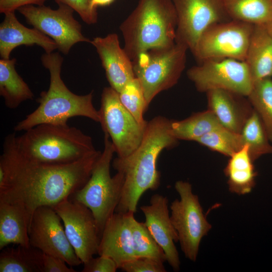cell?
<instances>
[{
    "label": "cell",
    "instance_id": "cell-10",
    "mask_svg": "<svg viewBox=\"0 0 272 272\" xmlns=\"http://www.w3.org/2000/svg\"><path fill=\"white\" fill-rule=\"evenodd\" d=\"M253 26L234 20L212 25L200 35L191 52L199 63L220 58L244 61Z\"/></svg>",
    "mask_w": 272,
    "mask_h": 272
},
{
    "label": "cell",
    "instance_id": "cell-27",
    "mask_svg": "<svg viewBox=\"0 0 272 272\" xmlns=\"http://www.w3.org/2000/svg\"><path fill=\"white\" fill-rule=\"evenodd\" d=\"M231 20L253 25H265L272 20V0H224Z\"/></svg>",
    "mask_w": 272,
    "mask_h": 272
},
{
    "label": "cell",
    "instance_id": "cell-19",
    "mask_svg": "<svg viewBox=\"0 0 272 272\" xmlns=\"http://www.w3.org/2000/svg\"><path fill=\"white\" fill-rule=\"evenodd\" d=\"M208 109L223 126L240 134L253 109L247 97L231 91L215 89L206 93Z\"/></svg>",
    "mask_w": 272,
    "mask_h": 272
},
{
    "label": "cell",
    "instance_id": "cell-38",
    "mask_svg": "<svg viewBox=\"0 0 272 272\" xmlns=\"http://www.w3.org/2000/svg\"><path fill=\"white\" fill-rule=\"evenodd\" d=\"M115 0H92V6L96 8L98 7H104L110 5Z\"/></svg>",
    "mask_w": 272,
    "mask_h": 272
},
{
    "label": "cell",
    "instance_id": "cell-37",
    "mask_svg": "<svg viewBox=\"0 0 272 272\" xmlns=\"http://www.w3.org/2000/svg\"><path fill=\"white\" fill-rule=\"evenodd\" d=\"M47 0H0V12L5 14L15 12L19 8L27 5L43 6Z\"/></svg>",
    "mask_w": 272,
    "mask_h": 272
},
{
    "label": "cell",
    "instance_id": "cell-16",
    "mask_svg": "<svg viewBox=\"0 0 272 272\" xmlns=\"http://www.w3.org/2000/svg\"><path fill=\"white\" fill-rule=\"evenodd\" d=\"M140 209L145 215L146 226L165 254L166 261L174 271H178L180 260L175 243L179 239L170 219L168 198L155 194L151 197L150 204Z\"/></svg>",
    "mask_w": 272,
    "mask_h": 272
},
{
    "label": "cell",
    "instance_id": "cell-35",
    "mask_svg": "<svg viewBox=\"0 0 272 272\" xmlns=\"http://www.w3.org/2000/svg\"><path fill=\"white\" fill-rule=\"evenodd\" d=\"M83 264V272H115L118 268L112 258L103 255L93 257Z\"/></svg>",
    "mask_w": 272,
    "mask_h": 272
},
{
    "label": "cell",
    "instance_id": "cell-24",
    "mask_svg": "<svg viewBox=\"0 0 272 272\" xmlns=\"http://www.w3.org/2000/svg\"><path fill=\"white\" fill-rule=\"evenodd\" d=\"M16 62L15 58L0 60V94L6 106L11 109L34 97L28 85L17 73Z\"/></svg>",
    "mask_w": 272,
    "mask_h": 272
},
{
    "label": "cell",
    "instance_id": "cell-1",
    "mask_svg": "<svg viewBox=\"0 0 272 272\" xmlns=\"http://www.w3.org/2000/svg\"><path fill=\"white\" fill-rule=\"evenodd\" d=\"M14 134L6 137L0 157V202L20 208L30 225L37 208L53 207L86 184L102 152L69 164L39 163L17 152Z\"/></svg>",
    "mask_w": 272,
    "mask_h": 272
},
{
    "label": "cell",
    "instance_id": "cell-12",
    "mask_svg": "<svg viewBox=\"0 0 272 272\" xmlns=\"http://www.w3.org/2000/svg\"><path fill=\"white\" fill-rule=\"evenodd\" d=\"M56 10L43 6L27 5L18 10L27 22L50 37L57 48L67 54L71 47L80 42L90 43L81 32V24L74 18V10L64 4H59Z\"/></svg>",
    "mask_w": 272,
    "mask_h": 272
},
{
    "label": "cell",
    "instance_id": "cell-28",
    "mask_svg": "<svg viewBox=\"0 0 272 272\" xmlns=\"http://www.w3.org/2000/svg\"><path fill=\"white\" fill-rule=\"evenodd\" d=\"M247 97L272 142V78L254 82Z\"/></svg>",
    "mask_w": 272,
    "mask_h": 272
},
{
    "label": "cell",
    "instance_id": "cell-23",
    "mask_svg": "<svg viewBox=\"0 0 272 272\" xmlns=\"http://www.w3.org/2000/svg\"><path fill=\"white\" fill-rule=\"evenodd\" d=\"M253 162L249 156L247 145L230 157L224 169L230 191L239 195L251 191L255 186L257 175Z\"/></svg>",
    "mask_w": 272,
    "mask_h": 272
},
{
    "label": "cell",
    "instance_id": "cell-15",
    "mask_svg": "<svg viewBox=\"0 0 272 272\" xmlns=\"http://www.w3.org/2000/svg\"><path fill=\"white\" fill-rule=\"evenodd\" d=\"M61 219L53 207L42 206L34 212L29 227L31 246L63 259L71 266L82 263L70 244Z\"/></svg>",
    "mask_w": 272,
    "mask_h": 272
},
{
    "label": "cell",
    "instance_id": "cell-39",
    "mask_svg": "<svg viewBox=\"0 0 272 272\" xmlns=\"http://www.w3.org/2000/svg\"><path fill=\"white\" fill-rule=\"evenodd\" d=\"M268 33L272 36V20L264 25Z\"/></svg>",
    "mask_w": 272,
    "mask_h": 272
},
{
    "label": "cell",
    "instance_id": "cell-33",
    "mask_svg": "<svg viewBox=\"0 0 272 272\" xmlns=\"http://www.w3.org/2000/svg\"><path fill=\"white\" fill-rule=\"evenodd\" d=\"M120 268L126 272H165L164 263L154 259L141 257L124 263Z\"/></svg>",
    "mask_w": 272,
    "mask_h": 272
},
{
    "label": "cell",
    "instance_id": "cell-11",
    "mask_svg": "<svg viewBox=\"0 0 272 272\" xmlns=\"http://www.w3.org/2000/svg\"><path fill=\"white\" fill-rule=\"evenodd\" d=\"M187 76L199 92L221 89L247 97L253 85L246 62L232 58L203 61L188 69Z\"/></svg>",
    "mask_w": 272,
    "mask_h": 272
},
{
    "label": "cell",
    "instance_id": "cell-25",
    "mask_svg": "<svg viewBox=\"0 0 272 272\" xmlns=\"http://www.w3.org/2000/svg\"><path fill=\"white\" fill-rule=\"evenodd\" d=\"M43 252L32 246L8 247L0 254L1 272H43Z\"/></svg>",
    "mask_w": 272,
    "mask_h": 272
},
{
    "label": "cell",
    "instance_id": "cell-20",
    "mask_svg": "<svg viewBox=\"0 0 272 272\" xmlns=\"http://www.w3.org/2000/svg\"><path fill=\"white\" fill-rule=\"evenodd\" d=\"M41 47L46 53H50L57 48L56 43L49 37L34 28L30 29L21 24L15 12L5 14L4 21L0 25V55L1 58L8 59L12 50L21 45Z\"/></svg>",
    "mask_w": 272,
    "mask_h": 272
},
{
    "label": "cell",
    "instance_id": "cell-2",
    "mask_svg": "<svg viewBox=\"0 0 272 272\" xmlns=\"http://www.w3.org/2000/svg\"><path fill=\"white\" fill-rule=\"evenodd\" d=\"M171 121L158 116L148 122L141 144L125 158L117 157L112 166L124 178L121 199L115 212L134 213L142 195L147 190H157L160 185V172L157 162L161 152L178 143L171 132Z\"/></svg>",
    "mask_w": 272,
    "mask_h": 272
},
{
    "label": "cell",
    "instance_id": "cell-9",
    "mask_svg": "<svg viewBox=\"0 0 272 272\" xmlns=\"http://www.w3.org/2000/svg\"><path fill=\"white\" fill-rule=\"evenodd\" d=\"M99 112V123L104 133L111 139L117 157L125 158L135 151L143 139L148 123H139L111 87L103 90Z\"/></svg>",
    "mask_w": 272,
    "mask_h": 272
},
{
    "label": "cell",
    "instance_id": "cell-29",
    "mask_svg": "<svg viewBox=\"0 0 272 272\" xmlns=\"http://www.w3.org/2000/svg\"><path fill=\"white\" fill-rule=\"evenodd\" d=\"M240 134L244 145L248 146L249 156L253 162L263 155H272V145L258 115L254 110Z\"/></svg>",
    "mask_w": 272,
    "mask_h": 272
},
{
    "label": "cell",
    "instance_id": "cell-3",
    "mask_svg": "<svg viewBox=\"0 0 272 272\" xmlns=\"http://www.w3.org/2000/svg\"><path fill=\"white\" fill-rule=\"evenodd\" d=\"M43 65L50 74V84L47 91L41 93L37 100L39 106L14 127L15 131H26L44 123L66 124L68 120L76 116H83L100 122L99 110L93 104V91L79 95L71 92L61 78L63 58L58 53L42 55Z\"/></svg>",
    "mask_w": 272,
    "mask_h": 272
},
{
    "label": "cell",
    "instance_id": "cell-4",
    "mask_svg": "<svg viewBox=\"0 0 272 272\" xmlns=\"http://www.w3.org/2000/svg\"><path fill=\"white\" fill-rule=\"evenodd\" d=\"M14 141L24 158L45 164H69L100 152L90 136L67 124H41L20 136L14 132Z\"/></svg>",
    "mask_w": 272,
    "mask_h": 272
},
{
    "label": "cell",
    "instance_id": "cell-6",
    "mask_svg": "<svg viewBox=\"0 0 272 272\" xmlns=\"http://www.w3.org/2000/svg\"><path fill=\"white\" fill-rule=\"evenodd\" d=\"M104 150L86 184L71 197L92 212L101 237L107 220L115 213L122 196L124 178L119 172L110 175L111 160L115 152L109 135L104 133Z\"/></svg>",
    "mask_w": 272,
    "mask_h": 272
},
{
    "label": "cell",
    "instance_id": "cell-32",
    "mask_svg": "<svg viewBox=\"0 0 272 272\" xmlns=\"http://www.w3.org/2000/svg\"><path fill=\"white\" fill-rule=\"evenodd\" d=\"M121 103L142 125L148 123L144 114L148 107L141 84L137 78L128 82L118 93Z\"/></svg>",
    "mask_w": 272,
    "mask_h": 272
},
{
    "label": "cell",
    "instance_id": "cell-30",
    "mask_svg": "<svg viewBox=\"0 0 272 272\" xmlns=\"http://www.w3.org/2000/svg\"><path fill=\"white\" fill-rule=\"evenodd\" d=\"M133 248L136 258L149 257L160 262L166 261L165 254L145 223L138 221L134 215L130 219Z\"/></svg>",
    "mask_w": 272,
    "mask_h": 272
},
{
    "label": "cell",
    "instance_id": "cell-8",
    "mask_svg": "<svg viewBox=\"0 0 272 272\" xmlns=\"http://www.w3.org/2000/svg\"><path fill=\"white\" fill-rule=\"evenodd\" d=\"M175 189L180 196L170 206V219L178 236L181 250L192 261L197 258L200 243L212 228L203 212L197 195L192 192L191 184L179 180Z\"/></svg>",
    "mask_w": 272,
    "mask_h": 272
},
{
    "label": "cell",
    "instance_id": "cell-36",
    "mask_svg": "<svg viewBox=\"0 0 272 272\" xmlns=\"http://www.w3.org/2000/svg\"><path fill=\"white\" fill-rule=\"evenodd\" d=\"M43 272H76L63 259L43 253Z\"/></svg>",
    "mask_w": 272,
    "mask_h": 272
},
{
    "label": "cell",
    "instance_id": "cell-18",
    "mask_svg": "<svg viewBox=\"0 0 272 272\" xmlns=\"http://www.w3.org/2000/svg\"><path fill=\"white\" fill-rule=\"evenodd\" d=\"M134 214L115 212L107 220L102 233L98 254L112 258L118 268L136 258L130 229V219Z\"/></svg>",
    "mask_w": 272,
    "mask_h": 272
},
{
    "label": "cell",
    "instance_id": "cell-21",
    "mask_svg": "<svg viewBox=\"0 0 272 272\" xmlns=\"http://www.w3.org/2000/svg\"><path fill=\"white\" fill-rule=\"evenodd\" d=\"M244 61L253 83L272 78V36L264 25H254Z\"/></svg>",
    "mask_w": 272,
    "mask_h": 272
},
{
    "label": "cell",
    "instance_id": "cell-34",
    "mask_svg": "<svg viewBox=\"0 0 272 272\" xmlns=\"http://www.w3.org/2000/svg\"><path fill=\"white\" fill-rule=\"evenodd\" d=\"M58 4H64L72 8L88 24L97 22V9L92 6V0H54Z\"/></svg>",
    "mask_w": 272,
    "mask_h": 272
},
{
    "label": "cell",
    "instance_id": "cell-5",
    "mask_svg": "<svg viewBox=\"0 0 272 272\" xmlns=\"http://www.w3.org/2000/svg\"><path fill=\"white\" fill-rule=\"evenodd\" d=\"M177 15L173 0H139L120 26L123 48L132 60L148 50L175 43Z\"/></svg>",
    "mask_w": 272,
    "mask_h": 272
},
{
    "label": "cell",
    "instance_id": "cell-22",
    "mask_svg": "<svg viewBox=\"0 0 272 272\" xmlns=\"http://www.w3.org/2000/svg\"><path fill=\"white\" fill-rule=\"evenodd\" d=\"M28 221L16 206L0 202V249L11 244L30 247Z\"/></svg>",
    "mask_w": 272,
    "mask_h": 272
},
{
    "label": "cell",
    "instance_id": "cell-13",
    "mask_svg": "<svg viewBox=\"0 0 272 272\" xmlns=\"http://www.w3.org/2000/svg\"><path fill=\"white\" fill-rule=\"evenodd\" d=\"M177 15L175 42L191 51L202 33L215 24L231 20L224 0H173Z\"/></svg>",
    "mask_w": 272,
    "mask_h": 272
},
{
    "label": "cell",
    "instance_id": "cell-26",
    "mask_svg": "<svg viewBox=\"0 0 272 272\" xmlns=\"http://www.w3.org/2000/svg\"><path fill=\"white\" fill-rule=\"evenodd\" d=\"M222 126L215 115L207 109L194 113L181 120H172L171 132L177 140L195 142L205 134Z\"/></svg>",
    "mask_w": 272,
    "mask_h": 272
},
{
    "label": "cell",
    "instance_id": "cell-31",
    "mask_svg": "<svg viewBox=\"0 0 272 272\" xmlns=\"http://www.w3.org/2000/svg\"><path fill=\"white\" fill-rule=\"evenodd\" d=\"M195 142L229 157L244 146L241 134L223 126L205 134Z\"/></svg>",
    "mask_w": 272,
    "mask_h": 272
},
{
    "label": "cell",
    "instance_id": "cell-7",
    "mask_svg": "<svg viewBox=\"0 0 272 272\" xmlns=\"http://www.w3.org/2000/svg\"><path fill=\"white\" fill-rule=\"evenodd\" d=\"M188 49L175 42L142 52L132 60L135 77L141 84L148 105L159 93L177 83L185 67Z\"/></svg>",
    "mask_w": 272,
    "mask_h": 272
},
{
    "label": "cell",
    "instance_id": "cell-17",
    "mask_svg": "<svg viewBox=\"0 0 272 272\" xmlns=\"http://www.w3.org/2000/svg\"><path fill=\"white\" fill-rule=\"evenodd\" d=\"M101 60L110 87L118 93L135 75L132 62L120 45L118 37L111 33L105 37H96L91 40Z\"/></svg>",
    "mask_w": 272,
    "mask_h": 272
},
{
    "label": "cell",
    "instance_id": "cell-14",
    "mask_svg": "<svg viewBox=\"0 0 272 272\" xmlns=\"http://www.w3.org/2000/svg\"><path fill=\"white\" fill-rule=\"evenodd\" d=\"M53 208L62 221L66 237L82 262L98 254L101 237L92 211L70 198Z\"/></svg>",
    "mask_w": 272,
    "mask_h": 272
}]
</instances>
